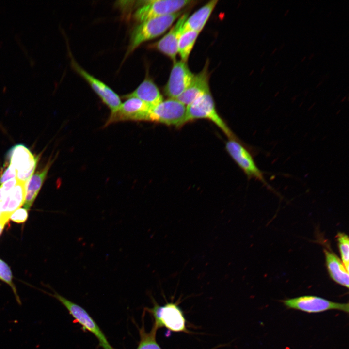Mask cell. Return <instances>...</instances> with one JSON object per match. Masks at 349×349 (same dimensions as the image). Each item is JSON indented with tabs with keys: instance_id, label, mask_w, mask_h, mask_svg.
Returning a JSON list of instances; mask_svg holds the SVG:
<instances>
[{
	"instance_id": "obj_14",
	"label": "cell",
	"mask_w": 349,
	"mask_h": 349,
	"mask_svg": "<svg viewBox=\"0 0 349 349\" xmlns=\"http://www.w3.org/2000/svg\"><path fill=\"white\" fill-rule=\"evenodd\" d=\"M208 67V62H206L202 70L194 75L186 90L176 99L188 106L210 89Z\"/></svg>"
},
{
	"instance_id": "obj_34",
	"label": "cell",
	"mask_w": 349,
	"mask_h": 349,
	"mask_svg": "<svg viewBox=\"0 0 349 349\" xmlns=\"http://www.w3.org/2000/svg\"><path fill=\"white\" fill-rule=\"evenodd\" d=\"M305 58H306V56L303 57V58L301 59V61L303 62L305 60Z\"/></svg>"
},
{
	"instance_id": "obj_18",
	"label": "cell",
	"mask_w": 349,
	"mask_h": 349,
	"mask_svg": "<svg viewBox=\"0 0 349 349\" xmlns=\"http://www.w3.org/2000/svg\"><path fill=\"white\" fill-rule=\"evenodd\" d=\"M218 1L212 0L200 8L186 19L182 32L191 30L199 33L201 32L208 20Z\"/></svg>"
},
{
	"instance_id": "obj_33",
	"label": "cell",
	"mask_w": 349,
	"mask_h": 349,
	"mask_svg": "<svg viewBox=\"0 0 349 349\" xmlns=\"http://www.w3.org/2000/svg\"><path fill=\"white\" fill-rule=\"evenodd\" d=\"M322 82H323V81H321L319 83V84L316 86V88H317V87H318L321 83H322Z\"/></svg>"
},
{
	"instance_id": "obj_4",
	"label": "cell",
	"mask_w": 349,
	"mask_h": 349,
	"mask_svg": "<svg viewBox=\"0 0 349 349\" xmlns=\"http://www.w3.org/2000/svg\"><path fill=\"white\" fill-rule=\"evenodd\" d=\"M194 1L189 0H151L144 3L135 11L134 19L140 23L179 11Z\"/></svg>"
},
{
	"instance_id": "obj_20",
	"label": "cell",
	"mask_w": 349,
	"mask_h": 349,
	"mask_svg": "<svg viewBox=\"0 0 349 349\" xmlns=\"http://www.w3.org/2000/svg\"><path fill=\"white\" fill-rule=\"evenodd\" d=\"M199 34L191 30L182 32L177 45V53L181 61L186 62L188 60Z\"/></svg>"
},
{
	"instance_id": "obj_27",
	"label": "cell",
	"mask_w": 349,
	"mask_h": 349,
	"mask_svg": "<svg viewBox=\"0 0 349 349\" xmlns=\"http://www.w3.org/2000/svg\"><path fill=\"white\" fill-rule=\"evenodd\" d=\"M7 222L3 220H0V235L1 234L4 227Z\"/></svg>"
},
{
	"instance_id": "obj_16",
	"label": "cell",
	"mask_w": 349,
	"mask_h": 349,
	"mask_svg": "<svg viewBox=\"0 0 349 349\" xmlns=\"http://www.w3.org/2000/svg\"><path fill=\"white\" fill-rule=\"evenodd\" d=\"M125 98H137L151 107L159 104L163 97L158 87L151 79H145L131 93L123 96Z\"/></svg>"
},
{
	"instance_id": "obj_8",
	"label": "cell",
	"mask_w": 349,
	"mask_h": 349,
	"mask_svg": "<svg viewBox=\"0 0 349 349\" xmlns=\"http://www.w3.org/2000/svg\"><path fill=\"white\" fill-rule=\"evenodd\" d=\"M225 148L248 178H254L269 187L263 173L256 165L251 153L242 143L237 139H229L226 143Z\"/></svg>"
},
{
	"instance_id": "obj_31",
	"label": "cell",
	"mask_w": 349,
	"mask_h": 349,
	"mask_svg": "<svg viewBox=\"0 0 349 349\" xmlns=\"http://www.w3.org/2000/svg\"><path fill=\"white\" fill-rule=\"evenodd\" d=\"M314 53H312V54H310V55L309 56V59H311L312 58V57H314Z\"/></svg>"
},
{
	"instance_id": "obj_11",
	"label": "cell",
	"mask_w": 349,
	"mask_h": 349,
	"mask_svg": "<svg viewBox=\"0 0 349 349\" xmlns=\"http://www.w3.org/2000/svg\"><path fill=\"white\" fill-rule=\"evenodd\" d=\"M194 76L186 62L175 61L164 87L165 95L169 98L176 99L186 90Z\"/></svg>"
},
{
	"instance_id": "obj_19",
	"label": "cell",
	"mask_w": 349,
	"mask_h": 349,
	"mask_svg": "<svg viewBox=\"0 0 349 349\" xmlns=\"http://www.w3.org/2000/svg\"><path fill=\"white\" fill-rule=\"evenodd\" d=\"M52 162L49 161L41 171L37 172L28 180L25 187V209L29 210L37 195L46 177Z\"/></svg>"
},
{
	"instance_id": "obj_29",
	"label": "cell",
	"mask_w": 349,
	"mask_h": 349,
	"mask_svg": "<svg viewBox=\"0 0 349 349\" xmlns=\"http://www.w3.org/2000/svg\"><path fill=\"white\" fill-rule=\"evenodd\" d=\"M289 9H287L284 13V16H286L287 15V14L289 13Z\"/></svg>"
},
{
	"instance_id": "obj_13",
	"label": "cell",
	"mask_w": 349,
	"mask_h": 349,
	"mask_svg": "<svg viewBox=\"0 0 349 349\" xmlns=\"http://www.w3.org/2000/svg\"><path fill=\"white\" fill-rule=\"evenodd\" d=\"M188 16L189 13L182 14L170 30L153 46L174 62L176 61L178 40L182 32L183 25Z\"/></svg>"
},
{
	"instance_id": "obj_22",
	"label": "cell",
	"mask_w": 349,
	"mask_h": 349,
	"mask_svg": "<svg viewBox=\"0 0 349 349\" xmlns=\"http://www.w3.org/2000/svg\"><path fill=\"white\" fill-rule=\"evenodd\" d=\"M341 261L347 271H349V240L348 236L341 232L337 233L336 236Z\"/></svg>"
},
{
	"instance_id": "obj_3",
	"label": "cell",
	"mask_w": 349,
	"mask_h": 349,
	"mask_svg": "<svg viewBox=\"0 0 349 349\" xmlns=\"http://www.w3.org/2000/svg\"><path fill=\"white\" fill-rule=\"evenodd\" d=\"M187 106L176 99L168 98L151 109L149 121L181 127L186 123Z\"/></svg>"
},
{
	"instance_id": "obj_9",
	"label": "cell",
	"mask_w": 349,
	"mask_h": 349,
	"mask_svg": "<svg viewBox=\"0 0 349 349\" xmlns=\"http://www.w3.org/2000/svg\"><path fill=\"white\" fill-rule=\"evenodd\" d=\"M152 108L137 98H127L116 111L111 113L104 126L125 121H148Z\"/></svg>"
},
{
	"instance_id": "obj_6",
	"label": "cell",
	"mask_w": 349,
	"mask_h": 349,
	"mask_svg": "<svg viewBox=\"0 0 349 349\" xmlns=\"http://www.w3.org/2000/svg\"><path fill=\"white\" fill-rule=\"evenodd\" d=\"M48 294L58 300L84 329L93 334L98 339L100 346L103 349H114L109 343L98 325L83 308L57 292Z\"/></svg>"
},
{
	"instance_id": "obj_17",
	"label": "cell",
	"mask_w": 349,
	"mask_h": 349,
	"mask_svg": "<svg viewBox=\"0 0 349 349\" xmlns=\"http://www.w3.org/2000/svg\"><path fill=\"white\" fill-rule=\"evenodd\" d=\"M327 269L330 277L336 283L348 288L349 271L341 259L333 252L324 250Z\"/></svg>"
},
{
	"instance_id": "obj_25",
	"label": "cell",
	"mask_w": 349,
	"mask_h": 349,
	"mask_svg": "<svg viewBox=\"0 0 349 349\" xmlns=\"http://www.w3.org/2000/svg\"><path fill=\"white\" fill-rule=\"evenodd\" d=\"M27 218V210L23 208H19L11 215L9 219L16 223H23L26 221Z\"/></svg>"
},
{
	"instance_id": "obj_15",
	"label": "cell",
	"mask_w": 349,
	"mask_h": 349,
	"mask_svg": "<svg viewBox=\"0 0 349 349\" xmlns=\"http://www.w3.org/2000/svg\"><path fill=\"white\" fill-rule=\"evenodd\" d=\"M26 183L17 181L7 195L0 201L1 220L8 222L11 215L24 204Z\"/></svg>"
},
{
	"instance_id": "obj_38",
	"label": "cell",
	"mask_w": 349,
	"mask_h": 349,
	"mask_svg": "<svg viewBox=\"0 0 349 349\" xmlns=\"http://www.w3.org/2000/svg\"><path fill=\"white\" fill-rule=\"evenodd\" d=\"M279 63V62L278 61L275 65L276 66Z\"/></svg>"
},
{
	"instance_id": "obj_5",
	"label": "cell",
	"mask_w": 349,
	"mask_h": 349,
	"mask_svg": "<svg viewBox=\"0 0 349 349\" xmlns=\"http://www.w3.org/2000/svg\"><path fill=\"white\" fill-rule=\"evenodd\" d=\"M287 308L308 313H317L331 310H337L348 313V303L334 302L313 295H304L283 301Z\"/></svg>"
},
{
	"instance_id": "obj_12",
	"label": "cell",
	"mask_w": 349,
	"mask_h": 349,
	"mask_svg": "<svg viewBox=\"0 0 349 349\" xmlns=\"http://www.w3.org/2000/svg\"><path fill=\"white\" fill-rule=\"evenodd\" d=\"M71 64L74 69L88 83L102 102L111 110V113L118 109L122 102L119 95L112 89L85 71L73 59H71Z\"/></svg>"
},
{
	"instance_id": "obj_10",
	"label": "cell",
	"mask_w": 349,
	"mask_h": 349,
	"mask_svg": "<svg viewBox=\"0 0 349 349\" xmlns=\"http://www.w3.org/2000/svg\"><path fill=\"white\" fill-rule=\"evenodd\" d=\"M152 314L154 323L159 327H165L174 332H186V322L179 308L173 303L164 306L155 305L149 310Z\"/></svg>"
},
{
	"instance_id": "obj_1",
	"label": "cell",
	"mask_w": 349,
	"mask_h": 349,
	"mask_svg": "<svg viewBox=\"0 0 349 349\" xmlns=\"http://www.w3.org/2000/svg\"><path fill=\"white\" fill-rule=\"evenodd\" d=\"M182 15V11L141 22L132 31L125 58L142 43L163 34Z\"/></svg>"
},
{
	"instance_id": "obj_39",
	"label": "cell",
	"mask_w": 349,
	"mask_h": 349,
	"mask_svg": "<svg viewBox=\"0 0 349 349\" xmlns=\"http://www.w3.org/2000/svg\"><path fill=\"white\" fill-rule=\"evenodd\" d=\"M0 218H1V212H0Z\"/></svg>"
},
{
	"instance_id": "obj_30",
	"label": "cell",
	"mask_w": 349,
	"mask_h": 349,
	"mask_svg": "<svg viewBox=\"0 0 349 349\" xmlns=\"http://www.w3.org/2000/svg\"><path fill=\"white\" fill-rule=\"evenodd\" d=\"M277 49V48H274V49L273 50V51H272V52H271V53L270 55H273V54L275 52V51H276Z\"/></svg>"
},
{
	"instance_id": "obj_2",
	"label": "cell",
	"mask_w": 349,
	"mask_h": 349,
	"mask_svg": "<svg viewBox=\"0 0 349 349\" xmlns=\"http://www.w3.org/2000/svg\"><path fill=\"white\" fill-rule=\"evenodd\" d=\"M198 119H207L210 120L229 139H237L217 112L210 89L191 104L187 106L186 123Z\"/></svg>"
},
{
	"instance_id": "obj_23",
	"label": "cell",
	"mask_w": 349,
	"mask_h": 349,
	"mask_svg": "<svg viewBox=\"0 0 349 349\" xmlns=\"http://www.w3.org/2000/svg\"><path fill=\"white\" fill-rule=\"evenodd\" d=\"M12 279V274L9 267L5 262L0 259V280L10 286L14 294L16 302L19 305H21V300L13 282Z\"/></svg>"
},
{
	"instance_id": "obj_35",
	"label": "cell",
	"mask_w": 349,
	"mask_h": 349,
	"mask_svg": "<svg viewBox=\"0 0 349 349\" xmlns=\"http://www.w3.org/2000/svg\"><path fill=\"white\" fill-rule=\"evenodd\" d=\"M264 53H265V51H263L261 55H260V57H262L263 56V55L264 54Z\"/></svg>"
},
{
	"instance_id": "obj_36",
	"label": "cell",
	"mask_w": 349,
	"mask_h": 349,
	"mask_svg": "<svg viewBox=\"0 0 349 349\" xmlns=\"http://www.w3.org/2000/svg\"><path fill=\"white\" fill-rule=\"evenodd\" d=\"M279 92H277L276 93V94L275 95V96H276V95L279 94Z\"/></svg>"
},
{
	"instance_id": "obj_32",
	"label": "cell",
	"mask_w": 349,
	"mask_h": 349,
	"mask_svg": "<svg viewBox=\"0 0 349 349\" xmlns=\"http://www.w3.org/2000/svg\"><path fill=\"white\" fill-rule=\"evenodd\" d=\"M284 45H285V43H283L281 45V46H280L281 47L279 48V49L281 50L284 47Z\"/></svg>"
},
{
	"instance_id": "obj_37",
	"label": "cell",
	"mask_w": 349,
	"mask_h": 349,
	"mask_svg": "<svg viewBox=\"0 0 349 349\" xmlns=\"http://www.w3.org/2000/svg\"><path fill=\"white\" fill-rule=\"evenodd\" d=\"M331 14V12H329V14H328L327 16H329V15H330Z\"/></svg>"
},
{
	"instance_id": "obj_28",
	"label": "cell",
	"mask_w": 349,
	"mask_h": 349,
	"mask_svg": "<svg viewBox=\"0 0 349 349\" xmlns=\"http://www.w3.org/2000/svg\"><path fill=\"white\" fill-rule=\"evenodd\" d=\"M265 66L264 65V66L262 67V68H261V70H260V73H261V74H262V73L264 72V71L265 70Z\"/></svg>"
},
{
	"instance_id": "obj_24",
	"label": "cell",
	"mask_w": 349,
	"mask_h": 349,
	"mask_svg": "<svg viewBox=\"0 0 349 349\" xmlns=\"http://www.w3.org/2000/svg\"><path fill=\"white\" fill-rule=\"evenodd\" d=\"M16 171L10 164L4 165V169L0 174V185L11 179L16 178Z\"/></svg>"
},
{
	"instance_id": "obj_26",
	"label": "cell",
	"mask_w": 349,
	"mask_h": 349,
	"mask_svg": "<svg viewBox=\"0 0 349 349\" xmlns=\"http://www.w3.org/2000/svg\"><path fill=\"white\" fill-rule=\"evenodd\" d=\"M17 182V180L16 178H14L0 185V201L7 195Z\"/></svg>"
},
{
	"instance_id": "obj_7",
	"label": "cell",
	"mask_w": 349,
	"mask_h": 349,
	"mask_svg": "<svg viewBox=\"0 0 349 349\" xmlns=\"http://www.w3.org/2000/svg\"><path fill=\"white\" fill-rule=\"evenodd\" d=\"M7 159L16 171L17 180L26 183L35 170L38 157L34 156L24 145L18 144L8 151Z\"/></svg>"
},
{
	"instance_id": "obj_21",
	"label": "cell",
	"mask_w": 349,
	"mask_h": 349,
	"mask_svg": "<svg viewBox=\"0 0 349 349\" xmlns=\"http://www.w3.org/2000/svg\"><path fill=\"white\" fill-rule=\"evenodd\" d=\"M159 327L154 323L151 330L146 332L144 325L139 329L140 340L136 349H162L156 340V333Z\"/></svg>"
}]
</instances>
